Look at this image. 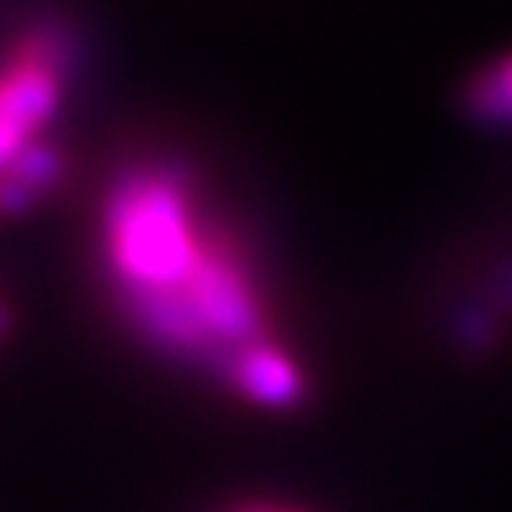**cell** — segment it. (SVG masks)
Returning <instances> with one entry per match:
<instances>
[{
	"label": "cell",
	"instance_id": "obj_1",
	"mask_svg": "<svg viewBox=\"0 0 512 512\" xmlns=\"http://www.w3.org/2000/svg\"><path fill=\"white\" fill-rule=\"evenodd\" d=\"M100 260L114 306L150 349L267 413L306 402V370L249 256L203 210L182 168L143 164L114 178L100 207Z\"/></svg>",
	"mask_w": 512,
	"mask_h": 512
},
{
	"label": "cell",
	"instance_id": "obj_5",
	"mask_svg": "<svg viewBox=\"0 0 512 512\" xmlns=\"http://www.w3.org/2000/svg\"><path fill=\"white\" fill-rule=\"evenodd\" d=\"M4 331H8V310H4V303H0V338H4Z\"/></svg>",
	"mask_w": 512,
	"mask_h": 512
},
{
	"label": "cell",
	"instance_id": "obj_3",
	"mask_svg": "<svg viewBox=\"0 0 512 512\" xmlns=\"http://www.w3.org/2000/svg\"><path fill=\"white\" fill-rule=\"evenodd\" d=\"M470 107L484 121H512V57L480 75L470 89Z\"/></svg>",
	"mask_w": 512,
	"mask_h": 512
},
{
	"label": "cell",
	"instance_id": "obj_2",
	"mask_svg": "<svg viewBox=\"0 0 512 512\" xmlns=\"http://www.w3.org/2000/svg\"><path fill=\"white\" fill-rule=\"evenodd\" d=\"M68 47L57 32H32L0 64V185L22 164L32 146L47 143L64 93Z\"/></svg>",
	"mask_w": 512,
	"mask_h": 512
},
{
	"label": "cell",
	"instance_id": "obj_4",
	"mask_svg": "<svg viewBox=\"0 0 512 512\" xmlns=\"http://www.w3.org/2000/svg\"><path fill=\"white\" fill-rule=\"evenodd\" d=\"M228 512H310V509H299V505H285V502H264V498H256V502L232 505Z\"/></svg>",
	"mask_w": 512,
	"mask_h": 512
}]
</instances>
